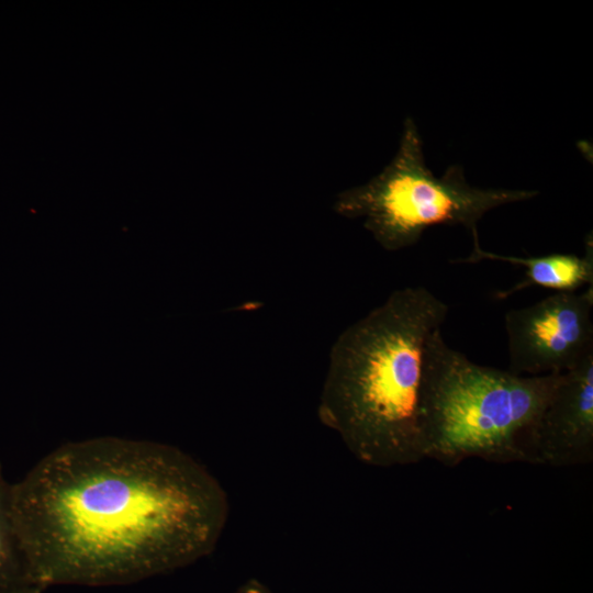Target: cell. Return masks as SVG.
<instances>
[{"mask_svg": "<svg viewBox=\"0 0 593 593\" xmlns=\"http://www.w3.org/2000/svg\"><path fill=\"white\" fill-rule=\"evenodd\" d=\"M234 593H271L270 589L259 580L251 578L242 583Z\"/></svg>", "mask_w": 593, "mask_h": 593, "instance_id": "cell-9", "label": "cell"}, {"mask_svg": "<svg viewBox=\"0 0 593 593\" xmlns=\"http://www.w3.org/2000/svg\"><path fill=\"white\" fill-rule=\"evenodd\" d=\"M538 465L570 467L593 460V353L561 373L536 433Z\"/></svg>", "mask_w": 593, "mask_h": 593, "instance_id": "cell-6", "label": "cell"}, {"mask_svg": "<svg viewBox=\"0 0 593 593\" xmlns=\"http://www.w3.org/2000/svg\"><path fill=\"white\" fill-rule=\"evenodd\" d=\"M42 590L43 589L37 585H24L20 588L0 591V593H41Z\"/></svg>", "mask_w": 593, "mask_h": 593, "instance_id": "cell-10", "label": "cell"}, {"mask_svg": "<svg viewBox=\"0 0 593 593\" xmlns=\"http://www.w3.org/2000/svg\"><path fill=\"white\" fill-rule=\"evenodd\" d=\"M537 194L535 190L471 187L459 165L435 177L425 164L417 127L407 118L390 164L365 184L340 192L333 209L345 217H362L377 243L396 251L416 244L427 227L440 224L462 225L479 240L477 224L488 211Z\"/></svg>", "mask_w": 593, "mask_h": 593, "instance_id": "cell-4", "label": "cell"}, {"mask_svg": "<svg viewBox=\"0 0 593 593\" xmlns=\"http://www.w3.org/2000/svg\"><path fill=\"white\" fill-rule=\"evenodd\" d=\"M449 306L424 287L393 291L331 347L317 414L361 462L424 459L418 400L425 345Z\"/></svg>", "mask_w": 593, "mask_h": 593, "instance_id": "cell-2", "label": "cell"}, {"mask_svg": "<svg viewBox=\"0 0 593 593\" xmlns=\"http://www.w3.org/2000/svg\"><path fill=\"white\" fill-rule=\"evenodd\" d=\"M483 259L499 260L512 265H521L526 269L525 279L511 289L495 294L497 299H505L513 293L530 286H539L556 290L557 292H575L583 286L593 287V248L592 239L585 242L583 256L575 254H551L540 257H515L499 255L483 250L479 242L473 243L470 255L462 259L451 260L459 264H474Z\"/></svg>", "mask_w": 593, "mask_h": 593, "instance_id": "cell-7", "label": "cell"}, {"mask_svg": "<svg viewBox=\"0 0 593 593\" xmlns=\"http://www.w3.org/2000/svg\"><path fill=\"white\" fill-rule=\"evenodd\" d=\"M560 377L475 363L436 329L425 345L418 400L424 459L448 467L469 458L538 465L537 427Z\"/></svg>", "mask_w": 593, "mask_h": 593, "instance_id": "cell-3", "label": "cell"}, {"mask_svg": "<svg viewBox=\"0 0 593 593\" xmlns=\"http://www.w3.org/2000/svg\"><path fill=\"white\" fill-rule=\"evenodd\" d=\"M24 585L35 584L31 581L13 522L11 483L5 480L0 465V591Z\"/></svg>", "mask_w": 593, "mask_h": 593, "instance_id": "cell-8", "label": "cell"}, {"mask_svg": "<svg viewBox=\"0 0 593 593\" xmlns=\"http://www.w3.org/2000/svg\"><path fill=\"white\" fill-rule=\"evenodd\" d=\"M12 516L33 584L116 585L212 553L230 504L181 449L98 437L65 444L11 483Z\"/></svg>", "mask_w": 593, "mask_h": 593, "instance_id": "cell-1", "label": "cell"}, {"mask_svg": "<svg viewBox=\"0 0 593 593\" xmlns=\"http://www.w3.org/2000/svg\"><path fill=\"white\" fill-rule=\"evenodd\" d=\"M593 287L556 292L510 310L504 324L508 368L518 376L563 373L593 353Z\"/></svg>", "mask_w": 593, "mask_h": 593, "instance_id": "cell-5", "label": "cell"}]
</instances>
